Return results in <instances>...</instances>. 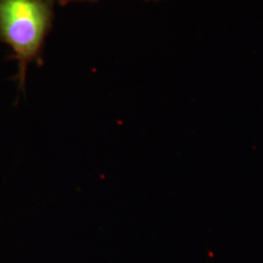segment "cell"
Segmentation results:
<instances>
[{
	"mask_svg": "<svg viewBox=\"0 0 263 263\" xmlns=\"http://www.w3.org/2000/svg\"><path fill=\"white\" fill-rule=\"evenodd\" d=\"M61 4H66L69 2H73V1H86V0H58Z\"/></svg>",
	"mask_w": 263,
	"mask_h": 263,
	"instance_id": "cell-2",
	"label": "cell"
},
{
	"mask_svg": "<svg viewBox=\"0 0 263 263\" xmlns=\"http://www.w3.org/2000/svg\"><path fill=\"white\" fill-rule=\"evenodd\" d=\"M53 16L54 0H0V41L18 63L20 90L25 89L28 66L39 60Z\"/></svg>",
	"mask_w": 263,
	"mask_h": 263,
	"instance_id": "cell-1",
	"label": "cell"
}]
</instances>
